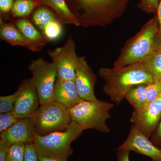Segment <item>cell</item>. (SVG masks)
<instances>
[{
    "label": "cell",
    "instance_id": "obj_21",
    "mask_svg": "<svg viewBox=\"0 0 161 161\" xmlns=\"http://www.w3.org/2000/svg\"><path fill=\"white\" fill-rule=\"evenodd\" d=\"M57 19L51 11L44 7H41L37 9L32 17L34 23L41 31L47 24Z\"/></svg>",
    "mask_w": 161,
    "mask_h": 161
},
{
    "label": "cell",
    "instance_id": "obj_24",
    "mask_svg": "<svg viewBox=\"0 0 161 161\" xmlns=\"http://www.w3.org/2000/svg\"><path fill=\"white\" fill-rule=\"evenodd\" d=\"M25 145L15 144L10 146L6 161H23Z\"/></svg>",
    "mask_w": 161,
    "mask_h": 161
},
{
    "label": "cell",
    "instance_id": "obj_35",
    "mask_svg": "<svg viewBox=\"0 0 161 161\" xmlns=\"http://www.w3.org/2000/svg\"><path fill=\"white\" fill-rule=\"evenodd\" d=\"M156 13L157 17L158 22L159 31H161V0L159 4L158 9Z\"/></svg>",
    "mask_w": 161,
    "mask_h": 161
},
{
    "label": "cell",
    "instance_id": "obj_17",
    "mask_svg": "<svg viewBox=\"0 0 161 161\" xmlns=\"http://www.w3.org/2000/svg\"><path fill=\"white\" fill-rule=\"evenodd\" d=\"M41 3L49 6L58 15L59 20L64 24L80 26L78 19L70 10L65 0H40Z\"/></svg>",
    "mask_w": 161,
    "mask_h": 161
},
{
    "label": "cell",
    "instance_id": "obj_22",
    "mask_svg": "<svg viewBox=\"0 0 161 161\" xmlns=\"http://www.w3.org/2000/svg\"><path fill=\"white\" fill-rule=\"evenodd\" d=\"M61 22L58 19L50 23L42 31L44 37L48 41L55 40L59 38L63 32Z\"/></svg>",
    "mask_w": 161,
    "mask_h": 161
},
{
    "label": "cell",
    "instance_id": "obj_4",
    "mask_svg": "<svg viewBox=\"0 0 161 161\" xmlns=\"http://www.w3.org/2000/svg\"><path fill=\"white\" fill-rule=\"evenodd\" d=\"M83 131L78 124L72 121L69 127L64 131L44 136L36 135L33 143L41 156L68 159L73 153L72 142Z\"/></svg>",
    "mask_w": 161,
    "mask_h": 161
},
{
    "label": "cell",
    "instance_id": "obj_23",
    "mask_svg": "<svg viewBox=\"0 0 161 161\" xmlns=\"http://www.w3.org/2000/svg\"><path fill=\"white\" fill-rule=\"evenodd\" d=\"M19 94L18 91L13 94L0 97V113L11 112L14 108Z\"/></svg>",
    "mask_w": 161,
    "mask_h": 161
},
{
    "label": "cell",
    "instance_id": "obj_26",
    "mask_svg": "<svg viewBox=\"0 0 161 161\" xmlns=\"http://www.w3.org/2000/svg\"><path fill=\"white\" fill-rule=\"evenodd\" d=\"M19 119L16 118L12 112L1 113L0 114V132L3 133L17 121Z\"/></svg>",
    "mask_w": 161,
    "mask_h": 161
},
{
    "label": "cell",
    "instance_id": "obj_5",
    "mask_svg": "<svg viewBox=\"0 0 161 161\" xmlns=\"http://www.w3.org/2000/svg\"><path fill=\"white\" fill-rule=\"evenodd\" d=\"M114 104L98 100L97 101L83 100L69 109L72 121L84 130L93 129L108 133L110 129L106 123L111 118L110 111Z\"/></svg>",
    "mask_w": 161,
    "mask_h": 161
},
{
    "label": "cell",
    "instance_id": "obj_34",
    "mask_svg": "<svg viewBox=\"0 0 161 161\" xmlns=\"http://www.w3.org/2000/svg\"><path fill=\"white\" fill-rule=\"evenodd\" d=\"M154 46L161 49V31H159L156 36Z\"/></svg>",
    "mask_w": 161,
    "mask_h": 161
},
{
    "label": "cell",
    "instance_id": "obj_11",
    "mask_svg": "<svg viewBox=\"0 0 161 161\" xmlns=\"http://www.w3.org/2000/svg\"><path fill=\"white\" fill-rule=\"evenodd\" d=\"M116 150L133 151L148 157L152 161H161L160 148L153 143L149 138L133 125L128 137Z\"/></svg>",
    "mask_w": 161,
    "mask_h": 161
},
{
    "label": "cell",
    "instance_id": "obj_14",
    "mask_svg": "<svg viewBox=\"0 0 161 161\" xmlns=\"http://www.w3.org/2000/svg\"><path fill=\"white\" fill-rule=\"evenodd\" d=\"M53 101L59 103L69 109L83 101L79 96L75 80L57 78Z\"/></svg>",
    "mask_w": 161,
    "mask_h": 161
},
{
    "label": "cell",
    "instance_id": "obj_31",
    "mask_svg": "<svg viewBox=\"0 0 161 161\" xmlns=\"http://www.w3.org/2000/svg\"><path fill=\"white\" fill-rule=\"evenodd\" d=\"M14 0H0V9L2 12L7 13L12 10Z\"/></svg>",
    "mask_w": 161,
    "mask_h": 161
},
{
    "label": "cell",
    "instance_id": "obj_28",
    "mask_svg": "<svg viewBox=\"0 0 161 161\" xmlns=\"http://www.w3.org/2000/svg\"><path fill=\"white\" fill-rule=\"evenodd\" d=\"M23 161H39V153L33 143L25 145Z\"/></svg>",
    "mask_w": 161,
    "mask_h": 161
},
{
    "label": "cell",
    "instance_id": "obj_6",
    "mask_svg": "<svg viewBox=\"0 0 161 161\" xmlns=\"http://www.w3.org/2000/svg\"><path fill=\"white\" fill-rule=\"evenodd\" d=\"M31 118L34 123L36 135L39 136L64 131L72 121L69 109L53 100L40 105Z\"/></svg>",
    "mask_w": 161,
    "mask_h": 161
},
{
    "label": "cell",
    "instance_id": "obj_29",
    "mask_svg": "<svg viewBox=\"0 0 161 161\" xmlns=\"http://www.w3.org/2000/svg\"><path fill=\"white\" fill-rule=\"evenodd\" d=\"M150 137V141L153 143L161 149V119L158 126Z\"/></svg>",
    "mask_w": 161,
    "mask_h": 161
},
{
    "label": "cell",
    "instance_id": "obj_10",
    "mask_svg": "<svg viewBox=\"0 0 161 161\" xmlns=\"http://www.w3.org/2000/svg\"><path fill=\"white\" fill-rule=\"evenodd\" d=\"M18 91L19 94L12 113L19 119L31 117L40 104L37 92L31 78L24 80Z\"/></svg>",
    "mask_w": 161,
    "mask_h": 161
},
{
    "label": "cell",
    "instance_id": "obj_19",
    "mask_svg": "<svg viewBox=\"0 0 161 161\" xmlns=\"http://www.w3.org/2000/svg\"><path fill=\"white\" fill-rule=\"evenodd\" d=\"M143 63L153 81L161 80V49L154 46L153 52Z\"/></svg>",
    "mask_w": 161,
    "mask_h": 161
},
{
    "label": "cell",
    "instance_id": "obj_2",
    "mask_svg": "<svg viewBox=\"0 0 161 161\" xmlns=\"http://www.w3.org/2000/svg\"><path fill=\"white\" fill-rule=\"evenodd\" d=\"M130 0H76L80 26H105L120 18Z\"/></svg>",
    "mask_w": 161,
    "mask_h": 161
},
{
    "label": "cell",
    "instance_id": "obj_12",
    "mask_svg": "<svg viewBox=\"0 0 161 161\" xmlns=\"http://www.w3.org/2000/svg\"><path fill=\"white\" fill-rule=\"evenodd\" d=\"M36 135V128L31 117L19 119L1 134V139L9 146L15 144L24 145L33 143Z\"/></svg>",
    "mask_w": 161,
    "mask_h": 161
},
{
    "label": "cell",
    "instance_id": "obj_32",
    "mask_svg": "<svg viewBox=\"0 0 161 161\" xmlns=\"http://www.w3.org/2000/svg\"><path fill=\"white\" fill-rule=\"evenodd\" d=\"M118 161H130V151L127 150H121L117 151Z\"/></svg>",
    "mask_w": 161,
    "mask_h": 161
},
{
    "label": "cell",
    "instance_id": "obj_27",
    "mask_svg": "<svg viewBox=\"0 0 161 161\" xmlns=\"http://www.w3.org/2000/svg\"><path fill=\"white\" fill-rule=\"evenodd\" d=\"M161 0H141L138 7L147 13H156Z\"/></svg>",
    "mask_w": 161,
    "mask_h": 161
},
{
    "label": "cell",
    "instance_id": "obj_7",
    "mask_svg": "<svg viewBox=\"0 0 161 161\" xmlns=\"http://www.w3.org/2000/svg\"><path fill=\"white\" fill-rule=\"evenodd\" d=\"M29 69L32 74V81L37 92L40 105L52 101L57 79V70L53 64L40 58L31 61Z\"/></svg>",
    "mask_w": 161,
    "mask_h": 161
},
{
    "label": "cell",
    "instance_id": "obj_1",
    "mask_svg": "<svg viewBox=\"0 0 161 161\" xmlns=\"http://www.w3.org/2000/svg\"><path fill=\"white\" fill-rule=\"evenodd\" d=\"M98 74L105 81L104 92L117 105L125 98L127 93L133 87L140 84L147 85L153 81L143 63L112 68L102 67Z\"/></svg>",
    "mask_w": 161,
    "mask_h": 161
},
{
    "label": "cell",
    "instance_id": "obj_13",
    "mask_svg": "<svg viewBox=\"0 0 161 161\" xmlns=\"http://www.w3.org/2000/svg\"><path fill=\"white\" fill-rule=\"evenodd\" d=\"M97 77L84 57H78L75 81L79 96L83 100L97 101L94 87Z\"/></svg>",
    "mask_w": 161,
    "mask_h": 161
},
{
    "label": "cell",
    "instance_id": "obj_33",
    "mask_svg": "<svg viewBox=\"0 0 161 161\" xmlns=\"http://www.w3.org/2000/svg\"><path fill=\"white\" fill-rule=\"evenodd\" d=\"M39 161H68V160L66 158L45 157L39 155Z\"/></svg>",
    "mask_w": 161,
    "mask_h": 161
},
{
    "label": "cell",
    "instance_id": "obj_20",
    "mask_svg": "<svg viewBox=\"0 0 161 161\" xmlns=\"http://www.w3.org/2000/svg\"><path fill=\"white\" fill-rule=\"evenodd\" d=\"M36 6V2L34 0H16L12 13L15 17H25L31 13Z\"/></svg>",
    "mask_w": 161,
    "mask_h": 161
},
{
    "label": "cell",
    "instance_id": "obj_30",
    "mask_svg": "<svg viewBox=\"0 0 161 161\" xmlns=\"http://www.w3.org/2000/svg\"><path fill=\"white\" fill-rule=\"evenodd\" d=\"M10 146L5 142L0 140V161H6Z\"/></svg>",
    "mask_w": 161,
    "mask_h": 161
},
{
    "label": "cell",
    "instance_id": "obj_18",
    "mask_svg": "<svg viewBox=\"0 0 161 161\" xmlns=\"http://www.w3.org/2000/svg\"><path fill=\"white\" fill-rule=\"evenodd\" d=\"M147 86L140 84L133 87L126 95V99L133 107L134 111L140 110L147 104Z\"/></svg>",
    "mask_w": 161,
    "mask_h": 161
},
{
    "label": "cell",
    "instance_id": "obj_3",
    "mask_svg": "<svg viewBox=\"0 0 161 161\" xmlns=\"http://www.w3.org/2000/svg\"><path fill=\"white\" fill-rule=\"evenodd\" d=\"M158 31V20L155 16L127 41L114 66L123 67L144 62L153 52L154 40Z\"/></svg>",
    "mask_w": 161,
    "mask_h": 161
},
{
    "label": "cell",
    "instance_id": "obj_16",
    "mask_svg": "<svg viewBox=\"0 0 161 161\" xmlns=\"http://www.w3.org/2000/svg\"><path fill=\"white\" fill-rule=\"evenodd\" d=\"M15 25L23 36L30 42L34 44L39 51L42 49L46 43L48 42L43 34L38 31L29 20L20 19L16 22Z\"/></svg>",
    "mask_w": 161,
    "mask_h": 161
},
{
    "label": "cell",
    "instance_id": "obj_8",
    "mask_svg": "<svg viewBox=\"0 0 161 161\" xmlns=\"http://www.w3.org/2000/svg\"><path fill=\"white\" fill-rule=\"evenodd\" d=\"M75 40L70 36L63 47L49 51L47 53L57 72V78L75 80L78 62Z\"/></svg>",
    "mask_w": 161,
    "mask_h": 161
},
{
    "label": "cell",
    "instance_id": "obj_25",
    "mask_svg": "<svg viewBox=\"0 0 161 161\" xmlns=\"http://www.w3.org/2000/svg\"><path fill=\"white\" fill-rule=\"evenodd\" d=\"M147 103L151 102L161 95V80L153 81L147 86Z\"/></svg>",
    "mask_w": 161,
    "mask_h": 161
},
{
    "label": "cell",
    "instance_id": "obj_9",
    "mask_svg": "<svg viewBox=\"0 0 161 161\" xmlns=\"http://www.w3.org/2000/svg\"><path fill=\"white\" fill-rule=\"evenodd\" d=\"M161 119V95L142 108L132 112L130 121L145 136L150 138Z\"/></svg>",
    "mask_w": 161,
    "mask_h": 161
},
{
    "label": "cell",
    "instance_id": "obj_15",
    "mask_svg": "<svg viewBox=\"0 0 161 161\" xmlns=\"http://www.w3.org/2000/svg\"><path fill=\"white\" fill-rule=\"evenodd\" d=\"M0 38L12 46L24 47L33 51L39 50L22 33L17 27L9 23H5L1 20Z\"/></svg>",
    "mask_w": 161,
    "mask_h": 161
}]
</instances>
